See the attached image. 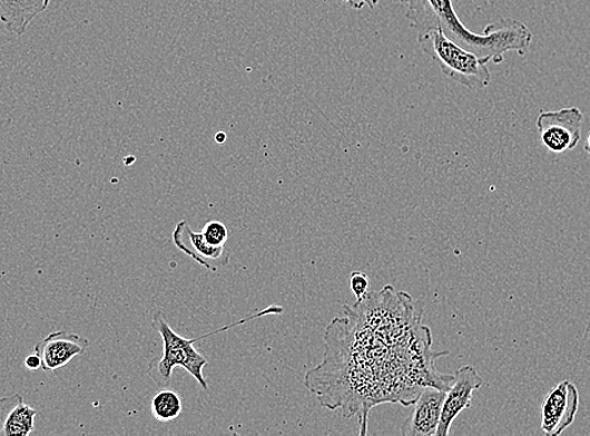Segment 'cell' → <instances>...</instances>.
Returning <instances> with one entry per match:
<instances>
[{
  "label": "cell",
  "mask_w": 590,
  "mask_h": 436,
  "mask_svg": "<svg viewBox=\"0 0 590 436\" xmlns=\"http://www.w3.org/2000/svg\"><path fill=\"white\" fill-rule=\"evenodd\" d=\"M424 308L387 285L344 305L324 331L322 363L306 374L307 389L343 418H356L368 434L370 413L382 404L411 406L426 386L449 390L455 375L436 370Z\"/></svg>",
  "instance_id": "1"
},
{
  "label": "cell",
  "mask_w": 590,
  "mask_h": 436,
  "mask_svg": "<svg viewBox=\"0 0 590 436\" xmlns=\"http://www.w3.org/2000/svg\"><path fill=\"white\" fill-rule=\"evenodd\" d=\"M406 8V18L419 32L441 28L444 33L468 51L474 52L484 63L504 62V54L525 56L533 33L515 19L505 18L488 24L483 33H474L460 21L452 0H400Z\"/></svg>",
  "instance_id": "2"
},
{
  "label": "cell",
  "mask_w": 590,
  "mask_h": 436,
  "mask_svg": "<svg viewBox=\"0 0 590 436\" xmlns=\"http://www.w3.org/2000/svg\"><path fill=\"white\" fill-rule=\"evenodd\" d=\"M284 313V308L277 305H272L268 308L263 309L258 314H254L249 317L240 319L238 323H233L223 326L219 329L203 335L200 337L185 338L179 334H176L163 313H156L153 317L151 326L157 334H159L164 341V353L160 358H155L147 368V375L150 379L161 387L169 386L173 377V373L176 367H183L188 371L196 382L203 387L204 390L208 392V383L205 380L204 368L208 366L209 360L195 348V344L205 338L214 335H218L236 326H242L254 321V319L262 318L264 316H277Z\"/></svg>",
  "instance_id": "3"
},
{
  "label": "cell",
  "mask_w": 590,
  "mask_h": 436,
  "mask_svg": "<svg viewBox=\"0 0 590 436\" xmlns=\"http://www.w3.org/2000/svg\"><path fill=\"white\" fill-rule=\"evenodd\" d=\"M417 41L422 52L439 65L448 79L472 91L484 90L490 85L491 73L486 63L452 41L441 28L421 31Z\"/></svg>",
  "instance_id": "4"
},
{
  "label": "cell",
  "mask_w": 590,
  "mask_h": 436,
  "mask_svg": "<svg viewBox=\"0 0 590 436\" xmlns=\"http://www.w3.org/2000/svg\"><path fill=\"white\" fill-rule=\"evenodd\" d=\"M583 122V112L578 108L542 110L537 119L540 140L553 153L573 150L582 139Z\"/></svg>",
  "instance_id": "5"
},
{
  "label": "cell",
  "mask_w": 590,
  "mask_h": 436,
  "mask_svg": "<svg viewBox=\"0 0 590 436\" xmlns=\"http://www.w3.org/2000/svg\"><path fill=\"white\" fill-rule=\"evenodd\" d=\"M579 393L569 380L559 383L545 396L542 405V430L547 436L563 434L577 418Z\"/></svg>",
  "instance_id": "6"
},
{
  "label": "cell",
  "mask_w": 590,
  "mask_h": 436,
  "mask_svg": "<svg viewBox=\"0 0 590 436\" xmlns=\"http://www.w3.org/2000/svg\"><path fill=\"white\" fill-rule=\"evenodd\" d=\"M454 375L455 379L446 392L444 406H442L436 436L450 434L452 423L462 412L471 408L472 395L484 384L483 377L474 366H462Z\"/></svg>",
  "instance_id": "7"
},
{
  "label": "cell",
  "mask_w": 590,
  "mask_h": 436,
  "mask_svg": "<svg viewBox=\"0 0 590 436\" xmlns=\"http://www.w3.org/2000/svg\"><path fill=\"white\" fill-rule=\"evenodd\" d=\"M446 390L436 386H426L413 403V410L401 426L403 436L436 435L444 406Z\"/></svg>",
  "instance_id": "8"
},
{
  "label": "cell",
  "mask_w": 590,
  "mask_h": 436,
  "mask_svg": "<svg viewBox=\"0 0 590 436\" xmlns=\"http://www.w3.org/2000/svg\"><path fill=\"white\" fill-rule=\"evenodd\" d=\"M173 241L177 249L212 272L229 265L230 251L225 247H213L206 244L203 232L194 231L186 220L177 222L173 232Z\"/></svg>",
  "instance_id": "9"
},
{
  "label": "cell",
  "mask_w": 590,
  "mask_h": 436,
  "mask_svg": "<svg viewBox=\"0 0 590 436\" xmlns=\"http://www.w3.org/2000/svg\"><path fill=\"white\" fill-rule=\"evenodd\" d=\"M90 341L81 335L58 331L49 334L35 346L41 357L43 371H56L70 364L73 358L86 353Z\"/></svg>",
  "instance_id": "10"
},
{
  "label": "cell",
  "mask_w": 590,
  "mask_h": 436,
  "mask_svg": "<svg viewBox=\"0 0 590 436\" xmlns=\"http://www.w3.org/2000/svg\"><path fill=\"white\" fill-rule=\"evenodd\" d=\"M38 410L21 394L0 397V436H28L35 432Z\"/></svg>",
  "instance_id": "11"
},
{
  "label": "cell",
  "mask_w": 590,
  "mask_h": 436,
  "mask_svg": "<svg viewBox=\"0 0 590 436\" xmlns=\"http://www.w3.org/2000/svg\"><path fill=\"white\" fill-rule=\"evenodd\" d=\"M51 0H0V21L7 31L22 37L29 24L47 11Z\"/></svg>",
  "instance_id": "12"
},
{
  "label": "cell",
  "mask_w": 590,
  "mask_h": 436,
  "mask_svg": "<svg viewBox=\"0 0 590 436\" xmlns=\"http://www.w3.org/2000/svg\"><path fill=\"white\" fill-rule=\"evenodd\" d=\"M151 413L157 422L170 423L179 418L183 413V402L179 394L166 389L156 393L151 400Z\"/></svg>",
  "instance_id": "13"
},
{
  "label": "cell",
  "mask_w": 590,
  "mask_h": 436,
  "mask_svg": "<svg viewBox=\"0 0 590 436\" xmlns=\"http://www.w3.org/2000/svg\"><path fill=\"white\" fill-rule=\"evenodd\" d=\"M201 232L206 240V244L213 247H224L226 240H228L229 238L228 228H226L224 222L218 220H212L206 222Z\"/></svg>",
  "instance_id": "14"
},
{
  "label": "cell",
  "mask_w": 590,
  "mask_h": 436,
  "mask_svg": "<svg viewBox=\"0 0 590 436\" xmlns=\"http://www.w3.org/2000/svg\"><path fill=\"white\" fill-rule=\"evenodd\" d=\"M370 279L366 274L353 272L350 278V288L356 299H361L368 294Z\"/></svg>",
  "instance_id": "15"
},
{
  "label": "cell",
  "mask_w": 590,
  "mask_h": 436,
  "mask_svg": "<svg viewBox=\"0 0 590 436\" xmlns=\"http://www.w3.org/2000/svg\"><path fill=\"white\" fill-rule=\"evenodd\" d=\"M342 2L354 9V11H361V9L365 7L375 9L380 3V0H342Z\"/></svg>",
  "instance_id": "16"
},
{
  "label": "cell",
  "mask_w": 590,
  "mask_h": 436,
  "mask_svg": "<svg viewBox=\"0 0 590 436\" xmlns=\"http://www.w3.org/2000/svg\"><path fill=\"white\" fill-rule=\"evenodd\" d=\"M24 366L31 371L39 370V368H42L41 357L36 353L28 355L24 360Z\"/></svg>",
  "instance_id": "17"
},
{
  "label": "cell",
  "mask_w": 590,
  "mask_h": 436,
  "mask_svg": "<svg viewBox=\"0 0 590 436\" xmlns=\"http://www.w3.org/2000/svg\"><path fill=\"white\" fill-rule=\"evenodd\" d=\"M215 140L218 143H224L226 141V133L225 132H218L215 135Z\"/></svg>",
  "instance_id": "18"
},
{
  "label": "cell",
  "mask_w": 590,
  "mask_h": 436,
  "mask_svg": "<svg viewBox=\"0 0 590 436\" xmlns=\"http://www.w3.org/2000/svg\"><path fill=\"white\" fill-rule=\"evenodd\" d=\"M584 151L587 152L588 157L590 158V132L588 133L586 143H584Z\"/></svg>",
  "instance_id": "19"
}]
</instances>
